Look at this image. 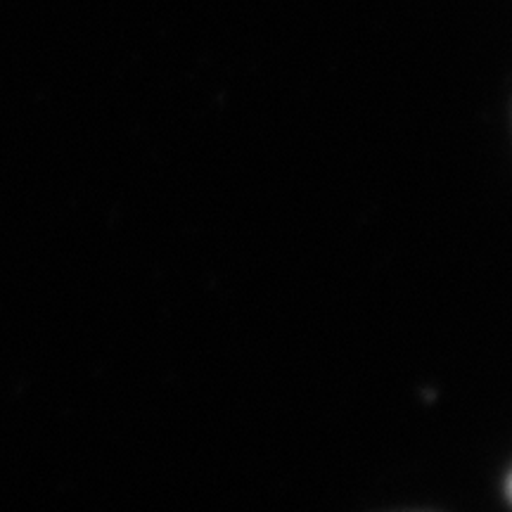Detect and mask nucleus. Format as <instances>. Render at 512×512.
Here are the masks:
<instances>
[{
    "label": "nucleus",
    "instance_id": "1",
    "mask_svg": "<svg viewBox=\"0 0 512 512\" xmlns=\"http://www.w3.org/2000/svg\"><path fill=\"white\" fill-rule=\"evenodd\" d=\"M508 494H510V498H512V477H510V484H508Z\"/></svg>",
    "mask_w": 512,
    "mask_h": 512
}]
</instances>
